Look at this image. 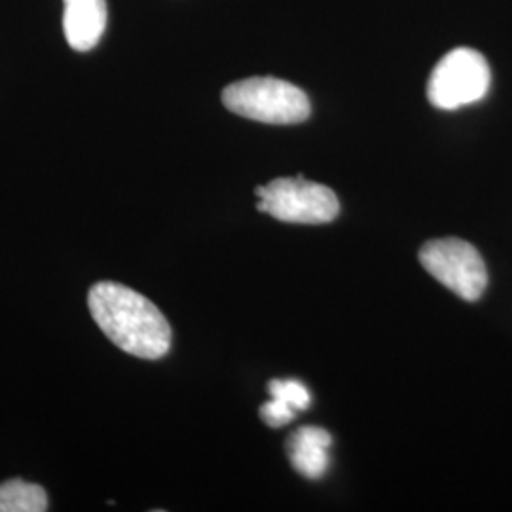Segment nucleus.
<instances>
[{
	"label": "nucleus",
	"mask_w": 512,
	"mask_h": 512,
	"mask_svg": "<svg viewBox=\"0 0 512 512\" xmlns=\"http://www.w3.org/2000/svg\"><path fill=\"white\" fill-rule=\"evenodd\" d=\"M268 391L272 399H279L289 404L298 414L311 406L310 389L298 380H272L268 384Z\"/></svg>",
	"instance_id": "nucleus-9"
},
{
	"label": "nucleus",
	"mask_w": 512,
	"mask_h": 512,
	"mask_svg": "<svg viewBox=\"0 0 512 512\" xmlns=\"http://www.w3.org/2000/svg\"><path fill=\"white\" fill-rule=\"evenodd\" d=\"M296 416H298V412L279 399H272L260 406V418L268 427H274V429L291 423Z\"/></svg>",
	"instance_id": "nucleus-10"
},
{
	"label": "nucleus",
	"mask_w": 512,
	"mask_h": 512,
	"mask_svg": "<svg viewBox=\"0 0 512 512\" xmlns=\"http://www.w3.org/2000/svg\"><path fill=\"white\" fill-rule=\"evenodd\" d=\"M97 327L114 346L139 359H162L171 348V327L147 296L114 281H99L88 293Z\"/></svg>",
	"instance_id": "nucleus-1"
},
{
	"label": "nucleus",
	"mask_w": 512,
	"mask_h": 512,
	"mask_svg": "<svg viewBox=\"0 0 512 512\" xmlns=\"http://www.w3.org/2000/svg\"><path fill=\"white\" fill-rule=\"evenodd\" d=\"M332 437L321 427H300L287 439V454L294 471L304 478L317 480L330 465L329 448Z\"/></svg>",
	"instance_id": "nucleus-7"
},
{
	"label": "nucleus",
	"mask_w": 512,
	"mask_h": 512,
	"mask_svg": "<svg viewBox=\"0 0 512 512\" xmlns=\"http://www.w3.org/2000/svg\"><path fill=\"white\" fill-rule=\"evenodd\" d=\"M492 84L486 57L471 48L444 55L427 82V99L440 110H458L482 101Z\"/></svg>",
	"instance_id": "nucleus-3"
},
{
	"label": "nucleus",
	"mask_w": 512,
	"mask_h": 512,
	"mask_svg": "<svg viewBox=\"0 0 512 512\" xmlns=\"http://www.w3.org/2000/svg\"><path fill=\"white\" fill-rule=\"evenodd\" d=\"M48 511V495L38 484L21 478L0 484V512Z\"/></svg>",
	"instance_id": "nucleus-8"
},
{
	"label": "nucleus",
	"mask_w": 512,
	"mask_h": 512,
	"mask_svg": "<svg viewBox=\"0 0 512 512\" xmlns=\"http://www.w3.org/2000/svg\"><path fill=\"white\" fill-rule=\"evenodd\" d=\"M107 29L105 0H63V31L76 52H90Z\"/></svg>",
	"instance_id": "nucleus-6"
},
{
	"label": "nucleus",
	"mask_w": 512,
	"mask_h": 512,
	"mask_svg": "<svg viewBox=\"0 0 512 512\" xmlns=\"http://www.w3.org/2000/svg\"><path fill=\"white\" fill-rule=\"evenodd\" d=\"M421 266L465 302H476L488 287L484 258L458 238L433 239L420 249Z\"/></svg>",
	"instance_id": "nucleus-5"
},
{
	"label": "nucleus",
	"mask_w": 512,
	"mask_h": 512,
	"mask_svg": "<svg viewBox=\"0 0 512 512\" xmlns=\"http://www.w3.org/2000/svg\"><path fill=\"white\" fill-rule=\"evenodd\" d=\"M222 105L238 116L274 126L300 124L311 114L306 92L272 76H253L226 86Z\"/></svg>",
	"instance_id": "nucleus-2"
},
{
	"label": "nucleus",
	"mask_w": 512,
	"mask_h": 512,
	"mask_svg": "<svg viewBox=\"0 0 512 512\" xmlns=\"http://www.w3.org/2000/svg\"><path fill=\"white\" fill-rule=\"evenodd\" d=\"M258 211L291 224H327L338 217L340 202L325 184L304 177H285L258 186Z\"/></svg>",
	"instance_id": "nucleus-4"
}]
</instances>
